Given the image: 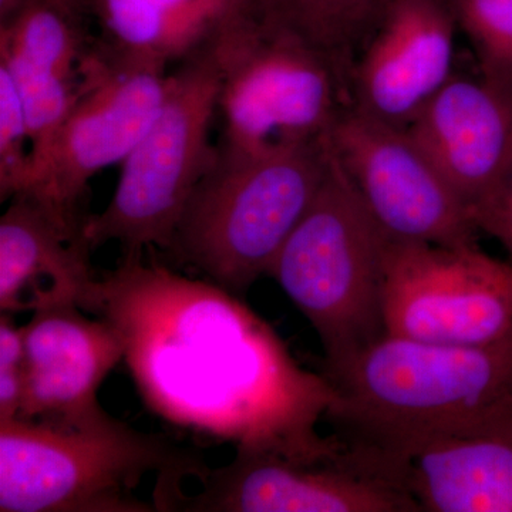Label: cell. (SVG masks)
<instances>
[{
    "label": "cell",
    "instance_id": "6da1fadb",
    "mask_svg": "<svg viewBox=\"0 0 512 512\" xmlns=\"http://www.w3.org/2000/svg\"><path fill=\"white\" fill-rule=\"evenodd\" d=\"M111 323L138 393L161 419L235 450L315 456L332 403L325 377L296 365L264 320L211 281L123 256L90 306Z\"/></svg>",
    "mask_w": 512,
    "mask_h": 512
},
{
    "label": "cell",
    "instance_id": "7a4b0ae2",
    "mask_svg": "<svg viewBox=\"0 0 512 512\" xmlns=\"http://www.w3.org/2000/svg\"><path fill=\"white\" fill-rule=\"evenodd\" d=\"M325 380L326 417L350 447L512 433V335L471 346L386 335Z\"/></svg>",
    "mask_w": 512,
    "mask_h": 512
},
{
    "label": "cell",
    "instance_id": "3957f363",
    "mask_svg": "<svg viewBox=\"0 0 512 512\" xmlns=\"http://www.w3.org/2000/svg\"><path fill=\"white\" fill-rule=\"evenodd\" d=\"M330 163L329 143L258 154L217 150L185 204L170 251L228 292L247 291L268 275Z\"/></svg>",
    "mask_w": 512,
    "mask_h": 512
},
{
    "label": "cell",
    "instance_id": "277c9868",
    "mask_svg": "<svg viewBox=\"0 0 512 512\" xmlns=\"http://www.w3.org/2000/svg\"><path fill=\"white\" fill-rule=\"evenodd\" d=\"M207 471L164 437L114 417L89 427L0 420V512H157L134 497L144 477Z\"/></svg>",
    "mask_w": 512,
    "mask_h": 512
},
{
    "label": "cell",
    "instance_id": "5b68a950",
    "mask_svg": "<svg viewBox=\"0 0 512 512\" xmlns=\"http://www.w3.org/2000/svg\"><path fill=\"white\" fill-rule=\"evenodd\" d=\"M211 43L220 74L218 151L258 154L329 143L352 106L348 76L332 60L265 25L245 0Z\"/></svg>",
    "mask_w": 512,
    "mask_h": 512
},
{
    "label": "cell",
    "instance_id": "8992f818",
    "mask_svg": "<svg viewBox=\"0 0 512 512\" xmlns=\"http://www.w3.org/2000/svg\"><path fill=\"white\" fill-rule=\"evenodd\" d=\"M389 245L332 154L318 197L268 272L318 333L325 370L387 335L383 289Z\"/></svg>",
    "mask_w": 512,
    "mask_h": 512
},
{
    "label": "cell",
    "instance_id": "52a82bcc",
    "mask_svg": "<svg viewBox=\"0 0 512 512\" xmlns=\"http://www.w3.org/2000/svg\"><path fill=\"white\" fill-rule=\"evenodd\" d=\"M218 89L212 43L170 70L156 119L121 163L107 207L87 222L93 251L109 242H119L123 256L170 249L185 204L217 157Z\"/></svg>",
    "mask_w": 512,
    "mask_h": 512
},
{
    "label": "cell",
    "instance_id": "ba28073f",
    "mask_svg": "<svg viewBox=\"0 0 512 512\" xmlns=\"http://www.w3.org/2000/svg\"><path fill=\"white\" fill-rule=\"evenodd\" d=\"M387 335L484 345L512 335V265L478 245L390 239L383 289Z\"/></svg>",
    "mask_w": 512,
    "mask_h": 512
},
{
    "label": "cell",
    "instance_id": "9c48e42d",
    "mask_svg": "<svg viewBox=\"0 0 512 512\" xmlns=\"http://www.w3.org/2000/svg\"><path fill=\"white\" fill-rule=\"evenodd\" d=\"M168 73L113 62L100 53L82 96L49 144L32 158L20 194L69 220L89 221L83 202L90 181L121 165L144 136L163 103Z\"/></svg>",
    "mask_w": 512,
    "mask_h": 512
},
{
    "label": "cell",
    "instance_id": "30bf717a",
    "mask_svg": "<svg viewBox=\"0 0 512 512\" xmlns=\"http://www.w3.org/2000/svg\"><path fill=\"white\" fill-rule=\"evenodd\" d=\"M316 456L237 450L227 466L200 478V493L165 495L161 511L420 512L396 485L377 476L335 437Z\"/></svg>",
    "mask_w": 512,
    "mask_h": 512
},
{
    "label": "cell",
    "instance_id": "8fae6325",
    "mask_svg": "<svg viewBox=\"0 0 512 512\" xmlns=\"http://www.w3.org/2000/svg\"><path fill=\"white\" fill-rule=\"evenodd\" d=\"M329 148L387 237L437 247L477 245L467 208L406 130L350 106Z\"/></svg>",
    "mask_w": 512,
    "mask_h": 512
},
{
    "label": "cell",
    "instance_id": "7c38bea8",
    "mask_svg": "<svg viewBox=\"0 0 512 512\" xmlns=\"http://www.w3.org/2000/svg\"><path fill=\"white\" fill-rule=\"evenodd\" d=\"M458 32L446 0H393L353 63L352 106L407 130L457 73Z\"/></svg>",
    "mask_w": 512,
    "mask_h": 512
},
{
    "label": "cell",
    "instance_id": "4fadbf2b",
    "mask_svg": "<svg viewBox=\"0 0 512 512\" xmlns=\"http://www.w3.org/2000/svg\"><path fill=\"white\" fill-rule=\"evenodd\" d=\"M93 26L90 0H28L0 25V66L22 97L32 158L49 144L89 83L99 59Z\"/></svg>",
    "mask_w": 512,
    "mask_h": 512
},
{
    "label": "cell",
    "instance_id": "5bb4252c",
    "mask_svg": "<svg viewBox=\"0 0 512 512\" xmlns=\"http://www.w3.org/2000/svg\"><path fill=\"white\" fill-rule=\"evenodd\" d=\"M406 131L481 231L512 164L511 90L457 72Z\"/></svg>",
    "mask_w": 512,
    "mask_h": 512
},
{
    "label": "cell",
    "instance_id": "9a60e30c",
    "mask_svg": "<svg viewBox=\"0 0 512 512\" xmlns=\"http://www.w3.org/2000/svg\"><path fill=\"white\" fill-rule=\"evenodd\" d=\"M79 306L32 313L25 325V390L18 419L62 427L110 420L99 402L104 379L124 359L119 333Z\"/></svg>",
    "mask_w": 512,
    "mask_h": 512
},
{
    "label": "cell",
    "instance_id": "2e32d148",
    "mask_svg": "<svg viewBox=\"0 0 512 512\" xmlns=\"http://www.w3.org/2000/svg\"><path fill=\"white\" fill-rule=\"evenodd\" d=\"M348 447L420 512H512V433Z\"/></svg>",
    "mask_w": 512,
    "mask_h": 512
},
{
    "label": "cell",
    "instance_id": "e0dca14e",
    "mask_svg": "<svg viewBox=\"0 0 512 512\" xmlns=\"http://www.w3.org/2000/svg\"><path fill=\"white\" fill-rule=\"evenodd\" d=\"M86 224L30 195H15L0 218V311L79 306L89 312L97 281Z\"/></svg>",
    "mask_w": 512,
    "mask_h": 512
},
{
    "label": "cell",
    "instance_id": "ac0fdd59",
    "mask_svg": "<svg viewBox=\"0 0 512 512\" xmlns=\"http://www.w3.org/2000/svg\"><path fill=\"white\" fill-rule=\"evenodd\" d=\"M242 0H90L97 47L113 62L168 70L211 43Z\"/></svg>",
    "mask_w": 512,
    "mask_h": 512
},
{
    "label": "cell",
    "instance_id": "d6986e66",
    "mask_svg": "<svg viewBox=\"0 0 512 512\" xmlns=\"http://www.w3.org/2000/svg\"><path fill=\"white\" fill-rule=\"evenodd\" d=\"M276 30L328 57L348 76L393 0H245Z\"/></svg>",
    "mask_w": 512,
    "mask_h": 512
},
{
    "label": "cell",
    "instance_id": "ffe728a7",
    "mask_svg": "<svg viewBox=\"0 0 512 512\" xmlns=\"http://www.w3.org/2000/svg\"><path fill=\"white\" fill-rule=\"evenodd\" d=\"M473 49L478 74L512 92V0H446Z\"/></svg>",
    "mask_w": 512,
    "mask_h": 512
},
{
    "label": "cell",
    "instance_id": "44dd1931",
    "mask_svg": "<svg viewBox=\"0 0 512 512\" xmlns=\"http://www.w3.org/2000/svg\"><path fill=\"white\" fill-rule=\"evenodd\" d=\"M32 161L28 117L15 80L0 66V200L25 188Z\"/></svg>",
    "mask_w": 512,
    "mask_h": 512
},
{
    "label": "cell",
    "instance_id": "7402d4cb",
    "mask_svg": "<svg viewBox=\"0 0 512 512\" xmlns=\"http://www.w3.org/2000/svg\"><path fill=\"white\" fill-rule=\"evenodd\" d=\"M481 232L503 245L508 254V262L512 265V164L493 210L481 225Z\"/></svg>",
    "mask_w": 512,
    "mask_h": 512
},
{
    "label": "cell",
    "instance_id": "603a6c76",
    "mask_svg": "<svg viewBox=\"0 0 512 512\" xmlns=\"http://www.w3.org/2000/svg\"><path fill=\"white\" fill-rule=\"evenodd\" d=\"M28 0H0V25L9 22Z\"/></svg>",
    "mask_w": 512,
    "mask_h": 512
}]
</instances>
